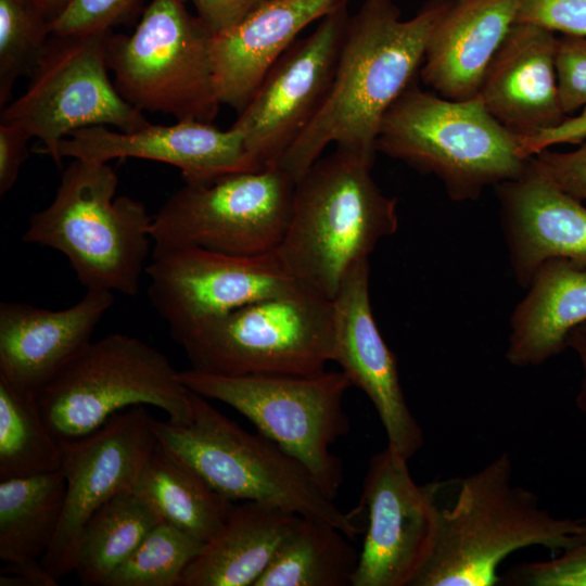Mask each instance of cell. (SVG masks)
<instances>
[{
  "mask_svg": "<svg viewBox=\"0 0 586 586\" xmlns=\"http://www.w3.org/2000/svg\"><path fill=\"white\" fill-rule=\"evenodd\" d=\"M53 22L68 8L73 0H30Z\"/></svg>",
  "mask_w": 586,
  "mask_h": 586,
  "instance_id": "cell-43",
  "label": "cell"
},
{
  "mask_svg": "<svg viewBox=\"0 0 586 586\" xmlns=\"http://www.w3.org/2000/svg\"><path fill=\"white\" fill-rule=\"evenodd\" d=\"M117 186L109 163L74 158L52 202L30 215L22 239L61 252L86 290L135 296L153 217L139 201L115 199Z\"/></svg>",
  "mask_w": 586,
  "mask_h": 586,
  "instance_id": "cell-5",
  "label": "cell"
},
{
  "mask_svg": "<svg viewBox=\"0 0 586 586\" xmlns=\"http://www.w3.org/2000/svg\"><path fill=\"white\" fill-rule=\"evenodd\" d=\"M176 342L192 369L209 374L318 373L333 358V302L300 284L212 318Z\"/></svg>",
  "mask_w": 586,
  "mask_h": 586,
  "instance_id": "cell-7",
  "label": "cell"
},
{
  "mask_svg": "<svg viewBox=\"0 0 586 586\" xmlns=\"http://www.w3.org/2000/svg\"><path fill=\"white\" fill-rule=\"evenodd\" d=\"M31 137L21 127L0 122V196L3 198L15 184L21 167L29 152L27 142Z\"/></svg>",
  "mask_w": 586,
  "mask_h": 586,
  "instance_id": "cell-39",
  "label": "cell"
},
{
  "mask_svg": "<svg viewBox=\"0 0 586 586\" xmlns=\"http://www.w3.org/2000/svg\"><path fill=\"white\" fill-rule=\"evenodd\" d=\"M373 163L335 148L295 182L290 221L276 253L298 282L330 300L347 270L398 229L397 200L377 184Z\"/></svg>",
  "mask_w": 586,
  "mask_h": 586,
  "instance_id": "cell-3",
  "label": "cell"
},
{
  "mask_svg": "<svg viewBox=\"0 0 586 586\" xmlns=\"http://www.w3.org/2000/svg\"><path fill=\"white\" fill-rule=\"evenodd\" d=\"M449 3L433 0L402 20L394 0H365L348 18L322 107L277 167L296 182L331 143L374 160L381 122L415 80L430 34Z\"/></svg>",
  "mask_w": 586,
  "mask_h": 586,
  "instance_id": "cell-1",
  "label": "cell"
},
{
  "mask_svg": "<svg viewBox=\"0 0 586 586\" xmlns=\"http://www.w3.org/2000/svg\"><path fill=\"white\" fill-rule=\"evenodd\" d=\"M204 543L165 522L157 523L113 572L105 586H179Z\"/></svg>",
  "mask_w": 586,
  "mask_h": 586,
  "instance_id": "cell-31",
  "label": "cell"
},
{
  "mask_svg": "<svg viewBox=\"0 0 586 586\" xmlns=\"http://www.w3.org/2000/svg\"><path fill=\"white\" fill-rule=\"evenodd\" d=\"M512 475L504 453L472 474L430 483L433 530L409 586H495L512 552L543 547L558 553L571 544L583 518L552 515Z\"/></svg>",
  "mask_w": 586,
  "mask_h": 586,
  "instance_id": "cell-2",
  "label": "cell"
},
{
  "mask_svg": "<svg viewBox=\"0 0 586 586\" xmlns=\"http://www.w3.org/2000/svg\"><path fill=\"white\" fill-rule=\"evenodd\" d=\"M369 279V258L356 262L332 300V361L372 403L385 430L387 446L409 460L423 446L424 435L403 392L396 357L375 323Z\"/></svg>",
  "mask_w": 586,
  "mask_h": 586,
  "instance_id": "cell-17",
  "label": "cell"
},
{
  "mask_svg": "<svg viewBox=\"0 0 586 586\" xmlns=\"http://www.w3.org/2000/svg\"><path fill=\"white\" fill-rule=\"evenodd\" d=\"M334 525L302 517L253 586H348L359 552Z\"/></svg>",
  "mask_w": 586,
  "mask_h": 586,
  "instance_id": "cell-28",
  "label": "cell"
},
{
  "mask_svg": "<svg viewBox=\"0 0 586 586\" xmlns=\"http://www.w3.org/2000/svg\"><path fill=\"white\" fill-rule=\"evenodd\" d=\"M133 491L162 522L202 543L218 531L233 506L158 445L144 463Z\"/></svg>",
  "mask_w": 586,
  "mask_h": 586,
  "instance_id": "cell-26",
  "label": "cell"
},
{
  "mask_svg": "<svg viewBox=\"0 0 586 586\" xmlns=\"http://www.w3.org/2000/svg\"><path fill=\"white\" fill-rule=\"evenodd\" d=\"M513 273L527 286L550 259L586 268V206L539 173L528 160L517 178L497 186Z\"/></svg>",
  "mask_w": 586,
  "mask_h": 586,
  "instance_id": "cell-19",
  "label": "cell"
},
{
  "mask_svg": "<svg viewBox=\"0 0 586 586\" xmlns=\"http://www.w3.org/2000/svg\"><path fill=\"white\" fill-rule=\"evenodd\" d=\"M533 166L573 198L586 200V142L570 152L544 150L530 157Z\"/></svg>",
  "mask_w": 586,
  "mask_h": 586,
  "instance_id": "cell-37",
  "label": "cell"
},
{
  "mask_svg": "<svg viewBox=\"0 0 586 586\" xmlns=\"http://www.w3.org/2000/svg\"><path fill=\"white\" fill-rule=\"evenodd\" d=\"M346 0L320 20L269 69L232 128L262 169L276 167L322 107L330 91L348 23Z\"/></svg>",
  "mask_w": 586,
  "mask_h": 586,
  "instance_id": "cell-14",
  "label": "cell"
},
{
  "mask_svg": "<svg viewBox=\"0 0 586 586\" xmlns=\"http://www.w3.org/2000/svg\"><path fill=\"white\" fill-rule=\"evenodd\" d=\"M61 157L109 163L114 158H142L177 167L186 182L207 183L227 175L259 170L240 132L230 127L193 119L153 125L132 132L107 126L75 130L61 141Z\"/></svg>",
  "mask_w": 586,
  "mask_h": 586,
  "instance_id": "cell-18",
  "label": "cell"
},
{
  "mask_svg": "<svg viewBox=\"0 0 586 586\" xmlns=\"http://www.w3.org/2000/svg\"><path fill=\"white\" fill-rule=\"evenodd\" d=\"M53 21L30 0H0V107L29 76L53 34Z\"/></svg>",
  "mask_w": 586,
  "mask_h": 586,
  "instance_id": "cell-32",
  "label": "cell"
},
{
  "mask_svg": "<svg viewBox=\"0 0 586 586\" xmlns=\"http://www.w3.org/2000/svg\"><path fill=\"white\" fill-rule=\"evenodd\" d=\"M160 522L133 489L107 500L89 519L80 537L75 572L81 583L105 586L113 572Z\"/></svg>",
  "mask_w": 586,
  "mask_h": 586,
  "instance_id": "cell-29",
  "label": "cell"
},
{
  "mask_svg": "<svg viewBox=\"0 0 586 586\" xmlns=\"http://www.w3.org/2000/svg\"><path fill=\"white\" fill-rule=\"evenodd\" d=\"M515 23L586 37V0H517Z\"/></svg>",
  "mask_w": 586,
  "mask_h": 586,
  "instance_id": "cell-36",
  "label": "cell"
},
{
  "mask_svg": "<svg viewBox=\"0 0 586 586\" xmlns=\"http://www.w3.org/2000/svg\"><path fill=\"white\" fill-rule=\"evenodd\" d=\"M579 330H582L583 332L586 333V324L582 326V327L579 328Z\"/></svg>",
  "mask_w": 586,
  "mask_h": 586,
  "instance_id": "cell-44",
  "label": "cell"
},
{
  "mask_svg": "<svg viewBox=\"0 0 586 586\" xmlns=\"http://www.w3.org/2000/svg\"><path fill=\"white\" fill-rule=\"evenodd\" d=\"M377 152L435 175L456 201L476 199L488 186L517 178L530 158L520 137L479 98L449 100L413 80L385 113Z\"/></svg>",
  "mask_w": 586,
  "mask_h": 586,
  "instance_id": "cell-6",
  "label": "cell"
},
{
  "mask_svg": "<svg viewBox=\"0 0 586 586\" xmlns=\"http://www.w3.org/2000/svg\"><path fill=\"white\" fill-rule=\"evenodd\" d=\"M36 396L58 440L85 436L139 405L163 409L176 423L191 420L190 390L179 371L163 353L123 333L91 341Z\"/></svg>",
  "mask_w": 586,
  "mask_h": 586,
  "instance_id": "cell-9",
  "label": "cell"
},
{
  "mask_svg": "<svg viewBox=\"0 0 586 586\" xmlns=\"http://www.w3.org/2000/svg\"><path fill=\"white\" fill-rule=\"evenodd\" d=\"M1 586H55V578L41 562L31 560L5 563L0 574Z\"/></svg>",
  "mask_w": 586,
  "mask_h": 586,
  "instance_id": "cell-41",
  "label": "cell"
},
{
  "mask_svg": "<svg viewBox=\"0 0 586 586\" xmlns=\"http://www.w3.org/2000/svg\"><path fill=\"white\" fill-rule=\"evenodd\" d=\"M150 419L143 405L133 406L85 436L59 440L66 493L58 532L42 557L55 578L75 571L80 537L93 513L133 489L157 445Z\"/></svg>",
  "mask_w": 586,
  "mask_h": 586,
  "instance_id": "cell-15",
  "label": "cell"
},
{
  "mask_svg": "<svg viewBox=\"0 0 586 586\" xmlns=\"http://www.w3.org/2000/svg\"><path fill=\"white\" fill-rule=\"evenodd\" d=\"M342 1L266 0L241 23L215 35L212 61L220 104L240 113L298 34Z\"/></svg>",
  "mask_w": 586,
  "mask_h": 586,
  "instance_id": "cell-22",
  "label": "cell"
},
{
  "mask_svg": "<svg viewBox=\"0 0 586 586\" xmlns=\"http://www.w3.org/2000/svg\"><path fill=\"white\" fill-rule=\"evenodd\" d=\"M60 469V443L42 417L36 394L0 375V480Z\"/></svg>",
  "mask_w": 586,
  "mask_h": 586,
  "instance_id": "cell-30",
  "label": "cell"
},
{
  "mask_svg": "<svg viewBox=\"0 0 586 586\" xmlns=\"http://www.w3.org/2000/svg\"><path fill=\"white\" fill-rule=\"evenodd\" d=\"M568 346L574 349L583 369V379L576 396V405L579 410L586 412V333L579 329L574 330L569 337Z\"/></svg>",
  "mask_w": 586,
  "mask_h": 586,
  "instance_id": "cell-42",
  "label": "cell"
},
{
  "mask_svg": "<svg viewBox=\"0 0 586 586\" xmlns=\"http://www.w3.org/2000/svg\"><path fill=\"white\" fill-rule=\"evenodd\" d=\"M357 509L365 536L352 586H409L432 535L430 483L418 485L386 446L369 461Z\"/></svg>",
  "mask_w": 586,
  "mask_h": 586,
  "instance_id": "cell-16",
  "label": "cell"
},
{
  "mask_svg": "<svg viewBox=\"0 0 586 586\" xmlns=\"http://www.w3.org/2000/svg\"><path fill=\"white\" fill-rule=\"evenodd\" d=\"M586 139V107L576 117H566L561 124L528 137H520L521 152L530 158L558 143H577Z\"/></svg>",
  "mask_w": 586,
  "mask_h": 586,
  "instance_id": "cell-40",
  "label": "cell"
},
{
  "mask_svg": "<svg viewBox=\"0 0 586 586\" xmlns=\"http://www.w3.org/2000/svg\"><path fill=\"white\" fill-rule=\"evenodd\" d=\"M501 583L517 586H586V517L571 544L550 559L520 563Z\"/></svg>",
  "mask_w": 586,
  "mask_h": 586,
  "instance_id": "cell-33",
  "label": "cell"
},
{
  "mask_svg": "<svg viewBox=\"0 0 586 586\" xmlns=\"http://www.w3.org/2000/svg\"><path fill=\"white\" fill-rule=\"evenodd\" d=\"M301 515L257 501L232 506L179 586H253Z\"/></svg>",
  "mask_w": 586,
  "mask_h": 586,
  "instance_id": "cell-25",
  "label": "cell"
},
{
  "mask_svg": "<svg viewBox=\"0 0 586 586\" xmlns=\"http://www.w3.org/2000/svg\"><path fill=\"white\" fill-rule=\"evenodd\" d=\"M191 2L198 17L213 33L222 34L253 13L266 0H181Z\"/></svg>",
  "mask_w": 586,
  "mask_h": 586,
  "instance_id": "cell-38",
  "label": "cell"
},
{
  "mask_svg": "<svg viewBox=\"0 0 586 586\" xmlns=\"http://www.w3.org/2000/svg\"><path fill=\"white\" fill-rule=\"evenodd\" d=\"M555 63L560 103L568 115L586 104V37L558 38Z\"/></svg>",
  "mask_w": 586,
  "mask_h": 586,
  "instance_id": "cell-34",
  "label": "cell"
},
{
  "mask_svg": "<svg viewBox=\"0 0 586 586\" xmlns=\"http://www.w3.org/2000/svg\"><path fill=\"white\" fill-rule=\"evenodd\" d=\"M555 33L514 23L491 61L476 98L489 114L519 137L561 124Z\"/></svg>",
  "mask_w": 586,
  "mask_h": 586,
  "instance_id": "cell-21",
  "label": "cell"
},
{
  "mask_svg": "<svg viewBox=\"0 0 586 586\" xmlns=\"http://www.w3.org/2000/svg\"><path fill=\"white\" fill-rule=\"evenodd\" d=\"M191 420L151 417L157 445L229 500H251L326 521L351 539L364 528L342 511L296 458L267 436L250 433L190 390Z\"/></svg>",
  "mask_w": 586,
  "mask_h": 586,
  "instance_id": "cell-4",
  "label": "cell"
},
{
  "mask_svg": "<svg viewBox=\"0 0 586 586\" xmlns=\"http://www.w3.org/2000/svg\"><path fill=\"white\" fill-rule=\"evenodd\" d=\"M295 181L269 167L176 190L153 216V252L201 247L260 255L277 250L288 228Z\"/></svg>",
  "mask_w": 586,
  "mask_h": 586,
  "instance_id": "cell-12",
  "label": "cell"
},
{
  "mask_svg": "<svg viewBox=\"0 0 586 586\" xmlns=\"http://www.w3.org/2000/svg\"><path fill=\"white\" fill-rule=\"evenodd\" d=\"M66 483L62 470L0 480V558L38 560L52 545L62 518Z\"/></svg>",
  "mask_w": 586,
  "mask_h": 586,
  "instance_id": "cell-27",
  "label": "cell"
},
{
  "mask_svg": "<svg viewBox=\"0 0 586 586\" xmlns=\"http://www.w3.org/2000/svg\"><path fill=\"white\" fill-rule=\"evenodd\" d=\"M114 294L87 290L71 307L53 310L0 303V375L37 394L87 344Z\"/></svg>",
  "mask_w": 586,
  "mask_h": 586,
  "instance_id": "cell-20",
  "label": "cell"
},
{
  "mask_svg": "<svg viewBox=\"0 0 586 586\" xmlns=\"http://www.w3.org/2000/svg\"><path fill=\"white\" fill-rule=\"evenodd\" d=\"M111 31L52 34L24 93L1 109L0 122L39 139L38 152L49 155L58 167L62 164L60 143L75 130L110 125L132 132L150 124L109 77Z\"/></svg>",
  "mask_w": 586,
  "mask_h": 586,
  "instance_id": "cell-11",
  "label": "cell"
},
{
  "mask_svg": "<svg viewBox=\"0 0 586 586\" xmlns=\"http://www.w3.org/2000/svg\"><path fill=\"white\" fill-rule=\"evenodd\" d=\"M517 20V0H455L432 29L420 69L441 97H476L483 76Z\"/></svg>",
  "mask_w": 586,
  "mask_h": 586,
  "instance_id": "cell-23",
  "label": "cell"
},
{
  "mask_svg": "<svg viewBox=\"0 0 586 586\" xmlns=\"http://www.w3.org/2000/svg\"><path fill=\"white\" fill-rule=\"evenodd\" d=\"M213 37L181 0H152L131 35L109 36L106 60L117 91L140 112L213 123L221 105Z\"/></svg>",
  "mask_w": 586,
  "mask_h": 586,
  "instance_id": "cell-10",
  "label": "cell"
},
{
  "mask_svg": "<svg viewBox=\"0 0 586 586\" xmlns=\"http://www.w3.org/2000/svg\"><path fill=\"white\" fill-rule=\"evenodd\" d=\"M137 0H73L53 22V34L80 35L110 30Z\"/></svg>",
  "mask_w": 586,
  "mask_h": 586,
  "instance_id": "cell-35",
  "label": "cell"
},
{
  "mask_svg": "<svg viewBox=\"0 0 586 586\" xmlns=\"http://www.w3.org/2000/svg\"><path fill=\"white\" fill-rule=\"evenodd\" d=\"M179 377L192 392L244 416L260 434L302 462L327 496L336 497L343 463L331 447L349 432L343 399L353 386L342 370L218 375L190 368L179 371Z\"/></svg>",
  "mask_w": 586,
  "mask_h": 586,
  "instance_id": "cell-8",
  "label": "cell"
},
{
  "mask_svg": "<svg viewBox=\"0 0 586 586\" xmlns=\"http://www.w3.org/2000/svg\"><path fill=\"white\" fill-rule=\"evenodd\" d=\"M510 321L506 358L515 367L538 366L563 352L572 332L586 324V268L550 259L533 276Z\"/></svg>",
  "mask_w": 586,
  "mask_h": 586,
  "instance_id": "cell-24",
  "label": "cell"
},
{
  "mask_svg": "<svg viewBox=\"0 0 586 586\" xmlns=\"http://www.w3.org/2000/svg\"><path fill=\"white\" fill-rule=\"evenodd\" d=\"M145 273L150 303L175 341L212 318L303 284L276 251L234 255L201 247L170 249L152 253Z\"/></svg>",
  "mask_w": 586,
  "mask_h": 586,
  "instance_id": "cell-13",
  "label": "cell"
}]
</instances>
